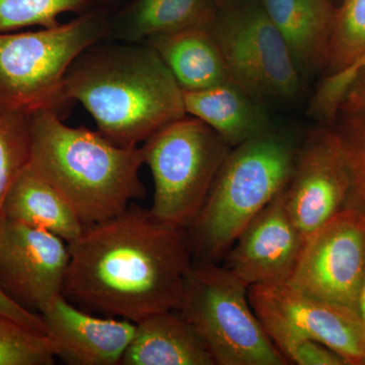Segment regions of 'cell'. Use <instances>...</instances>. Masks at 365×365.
Wrapping results in <instances>:
<instances>
[{
    "label": "cell",
    "instance_id": "8fae6325",
    "mask_svg": "<svg viewBox=\"0 0 365 365\" xmlns=\"http://www.w3.org/2000/svg\"><path fill=\"white\" fill-rule=\"evenodd\" d=\"M69 258L57 235L0 216V292L19 306L41 314L61 295Z\"/></svg>",
    "mask_w": 365,
    "mask_h": 365
},
{
    "label": "cell",
    "instance_id": "cb8c5ba5",
    "mask_svg": "<svg viewBox=\"0 0 365 365\" xmlns=\"http://www.w3.org/2000/svg\"><path fill=\"white\" fill-rule=\"evenodd\" d=\"M31 115L0 109V216L7 192L30 158Z\"/></svg>",
    "mask_w": 365,
    "mask_h": 365
},
{
    "label": "cell",
    "instance_id": "d6986e66",
    "mask_svg": "<svg viewBox=\"0 0 365 365\" xmlns=\"http://www.w3.org/2000/svg\"><path fill=\"white\" fill-rule=\"evenodd\" d=\"M160 55L182 91H201L232 81L211 29H186L145 41Z\"/></svg>",
    "mask_w": 365,
    "mask_h": 365
},
{
    "label": "cell",
    "instance_id": "5bb4252c",
    "mask_svg": "<svg viewBox=\"0 0 365 365\" xmlns=\"http://www.w3.org/2000/svg\"><path fill=\"white\" fill-rule=\"evenodd\" d=\"M55 356L71 365L121 364L136 324L97 317L66 299L53 300L41 313Z\"/></svg>",
    "mask_w": 365,
    "mask_h": 365
},
{
    "label": "cell",
    "instance_id": "5b68a950",
    "mask_svg": "<svg viewBox=\"0 0 365 365\" xmlns=\"http://www.w3.org/2000/svg\"><path fill=\"white\" fill-rule=\"evenodd\" d=\"M110 16L96 6L52 28L0 33V109L59 114L69 102L67 71L79 54L107 39Z\"/></svg>",
    "mask_w": 365,
    "mask_h": 365
},
{
    "label": "cell",
    "instance_id": "30bf717a",
    "mask_svg": "<svg viewBox=\"0 0 365 365\" xmlns=\"http://www.w3.org/2000/svg\"><path fill=\"white\" fill-rule=\"evenodd\" d=\"M365 274V215L343 207L304 242L288 284L359 312Z\"/></svg>",
    "mask_w": 365,
    "mask_h": 365
},
{
    "label": "cell",
    "instance_id": "ac0fdd59",
    "mask_svg": "<svg viewBox=\"0 0 365 365\" xmlns=\"http://www.w3.org/2000/svg\"><path fill=\"white\" fill-rule=\"evenodd\" d=\"M121 364L215 365V362L195 329L176 309L137 323Z\"/></svg>",
    "mask_w": 365,
    "mask_h": 365
},
{
    "label": "cell",
    "instance_id": "44dd1931",
    "mask_svg": "<svg viewBox=\"0 0 365 365\" xmlns=\"http://www.w3.org/2000/svg\"><path fill=\"white\" fill-rule=\"evenodd\" d=\"M349 76L328 127L337 138L351 182L344 207L365 215V58Z\"/></svg>",
    "mask_w": 365,
    "mask_h": 365
},
{
    "label": "cell",
    "instance_id": "f546056e",
    "mask_svg": "<svg viewBox=\"0 0 365 365\" xmlns=\"http://www.w3.org/2000/svg\"><path fill=\"white\" fill-rule=\"evenodd\" d=\"M128 0H100V4L98 6L106 7L107 9V6H113V4H116V6H123L124 4Z\"/></svg>",
    "mask_w": 365,
    "mask_h": 365
},
{
    "label": "cell",
    "instance_id": "52a82bcc",
    "mask_svg": "<svg viewBox=\"0 0 365 365\" xmlns=\"http://www.w3.org/2000/svg\"><path fill=\"white\" fill-rule=\"evenodd\" d=\"M141 150L155 185L151 213L188 230L232 148L208 125L186 115L153 134Z\"/></svg>",
    "mask_w": 365,
    "mask_h": 365
},
{
    "label": "cell",
    "instance_id": "7402d4cb",
    "mask_svg": "<svg viewBox=\"0 0 365 365\" xmlns=\"http://www.w3.org/2000/svg\"><path fill=\"white\" fill-rule=\"evenodd\" d=\"M365 57V0H342L336 11L325 68L342 78Z\"/></svg>",
    "mask_w": 365,
    "mask_h": 365
},
{
    "label": "cell",
    "instance_id": "8992f818",
    "mask_svg": "<svg viewBox=\"0 0 365 365\" xmlns=\"http://www.w3.org/2000/svg\"><path fill=\"white\" fill-rule=\"evenodd\" d=\"M180 314L207 346L215 365H287L249 299V287L215 262L193 264Z\"/></svg>",
    "mask_w": 365,
    "mask_h": 365
},
{
    "label": "cell",
    "instance_id": "e0dca14e",
    "mask_svg": "<svg viewBox=\"0 0 365 365\" xmlns=\"http://www.w3.org/2000/svg\"><path fill=\"white\" fill-rule=\"evenodd\" d=\"M216 0H128L110 16L107 39L144 43L153 36L186 29H211Z\"/></svg>",
    "mask_w": 365,
    "mask_h": 365
},
{
    "label": "cell",
    "instance_id": "6da1fadb",
    "mask_svg": "<svg viewBox=\"0 0 365 365\" xmlns=\"http://www.w3.org/2000/svg\"><path fill=\"white\" fill-rule=\"evenodd\" d=\"M68 246L62 294L81 309L137 324L181 306L194 264L187 228L132 203Z\"/></svg>",
    "mask_w": 365,
    "mask_h": 365
},
{
    "label": "cell",
    "instance_id": "f1b7e54d",
    "mask_svg": "<svg viewBox=\"0 0 365 365\" xmlns=\"http://www.w3.org/2000/svg\"><path fill=\"white\" fill-rule=\"evenodd\" d=\"M220 9H232V7L241 6L250 0H216Z\"/></svg>",
    "mask_w": 365,
    "mask_h": 365
},
{
    "label": "cell",
    "instance_id": "4fadbf2b",
    "mask_svg": "<svg viewBox=\"0 0 365 365\" xmlns=\"http://www.w3.org/2000/svg\"><path fill=\"white\" fill-rule=\"evenodd\" d=\"M304 242L282 191L242 230L225 255L223 266L248 287L287 283Z\"/></svg>",
    "mask_w": 365,
    "mask_h": 365
},
{
    "label": "cell",
    "instance_id": "7a4b0ae2",
    "mask_svg": "<svg viewBox=\"0 0 365 365\" xmlns=\"http://www.w3.org/2000/svg\"><path fill=\"white\" fill-rule=\"evenodd\" d=\"M64 90L90 113L98 131L120 146H138L187 115L181 86L146 43L105 39L91 45L72 62Z\"/></svg>",
    "mask_w": 365,
    "mask_h": 365
},
{
    "label": "cell",
    "instance_id": "277c9868",
    "mask_svg": "<svg viewBox=\"0 0 365 365\" xmlns=\"http://www.w3.org/2000/svg\"><path fill=\"white\" fill-rule=\"evenodd\" d=\"M297 148L276 129L232 148L188 228L194 257L225 258L242 230L287 187Z\"/></svg>",
    "mask_w": 365,
    "mask_h": 365
},
{
    "label": "cell",
    "instance_id": "ba28073f",
    "mask_svg": "<svg viewBox=\"0 0 365 365\" xmlns=\"http://www.w3.org/2000/svg\"><path fill=\"white\" fill-rule=\"evenodd\" d=\"M211 32L232 81L262 104L292 102L299 95L302 73L259 0L220 9Z\"/></svg>",
    "mask_w": 365,
    "mask_h": 365
},
{
    "label": "cell",
    "instance_id": "83f0119b",
    "mask_svg": "<svg viewBox=\"0 0 365 365\" xmlns=\"http://www.w3.org/2000/svg\"><path fill=\"white\" fill-rule=\"evenodd\" d=\"M359 313L360 314V318H361L362 323H364L365 328V274L364 278V283H362L361 290H360Z\"/></svg>",
    "mask_w": 365,
    "mask_h": 365
},
{
    "label": "cell",
    "instance_id": "3957f363",
    "mask_svg": "<svg viewBox=\"0 0 365 365\" xmlns=\"http://www.w3.org/2000/svg\"><path fill=\"white\" fill-rule=\"evenodd\" d=\"M29 165L66 199L83 227L143 199L141 146H120L98 131L68 126L58 113L31 115Z\"/></svg>",
    "mask_w": 365,
    "mask_h": 365
},
{
    "label": "cell",
    "instance_id": "9a60e30c",
    "mask_svg": "<svg viewBox=\"0 0 365 365\" xmlns=\"http://www.w3.org/2000/svg\"><path fill=\"white\" fill-rule=\"evenodd\" d=\"M187 115L198 118L235 148L273 130L265 105L234 81L201 91H182Z\"/></svg>",
    "mask_w": 365,
    "mask_h": 365
},
{
    "label": "cell",
    "instance_id": "484cf974",
    "mask_svg": "<svg viewBox=\"0 0 365 365\" xmlns=\"http://www.w3.org/2000/svg\"><path fill=\"white\" fill-rule=\"evenodd\" d=\"M288 364L347 365L342 357L321 343L307 339H284L275 343Z\"/></svg>",
    "mask_w": 365,
    "mask_h": 365
},
{
    "label": "cell",
    "instance_id": "2e32d148",
    "mask_svg": "<svg viewBox=\"0 0 365 365\" xmlns=\"http://www.w3.org/2000/svg\"><path fill=\"white\" fill-rule=\"evenodd\" d=\"M287 41L302 76L326 66L337 9L332 0H259Z\"/></svg>",
    "mask_w": 365,
    "mask_h": 365
},
{
    "label": "cell",
    "instance_id": "ffe728a7",
    "mask_svg": "<svg viewBox=\"0 0 365 365\" xmlns=\"http://www.w3.org/2000/svg\"><path fill=\"white\" fill-rule=\"evenodd\" d=\"M2 215L52 232L67 244L76 241L85 228L66 199L29 163L7 192Z\"/></svg>",
    "mask_w": 365,
    "mask_h": 365
},
{
    "label": "cell",
    "instance_id": "d4e9b609",
    "mask_svg": "<svg viewBox=\"0 0 365 365\" xmlns=\"http://www.w3.org/2000/svg\"><path fill=\"white\" fill-rule=\"evenodd\" d=\"M55 360L45 333L0 314V365H52Z\"/></svg>",
    "mask_w": 365,
    "mask_h": 365
},
{
    "label": "cell",
    "instance_id": "9c48e42d",
    "mask_svg": "<svg viewBox=\"0 0 365 365\" xmlns=\"http://www.w3.org/2000/svg\"><path fill=\"white\" fill-rule=\"evenodd\" d=\"M249 299L274 344L313 340L347 365H365V328L359 312L302 294L287 282L249 287Z\"/></svg>",
    "mask_w": 365,
    "mask_h": 365
},
{
    "label": "cell",
    "instance_id": "603a6c76",
    "mask_svg": "<svg viewBox=\"0 0 365 365\" xmlns=\"http://www.w3.org/2000/svg\"><path fill=\"white\" fill-rule=\"evenodd\" d=\"M98 4L100 0H0V33L52 28L59 25L62 14H81Z\"/></svg>",
    "mask_w": 365,
    "mask_h": 365
},
{
    "label": "cell",
    "instance_id": "4316f807",
    "mask_svg": "<svg viewBox=\"0 0 365 365\" xmlns=\"http://www.w3.org/2000/svg\"><path fill=\"white\" fill-rule=\"evenodd\" d=\"M0 314L13 319L33 330L46 334L44 321L41 314L28 311L9 299L6 294L0 292Z\"/></svg>",
    "mask_w": 365,
    "mask_h": 365
},
{
    "label": "cell",
    "instance_id": "7c38bea8",
    "mask_svg": "<svg viewBox=\"0 0 365 365\" xmlns=\"http://www.w3.org/2000/svg\"><path fill=\"white\" fill-rule=\"evenodd\" d=\"M350 187L349 172L332 130L325 127L309 133L297 148L283 190L288 212L304 239L344 207Z\"/></svg>",
    "mask_w": 365,
    "mask_h": 365
}]
</instances>
